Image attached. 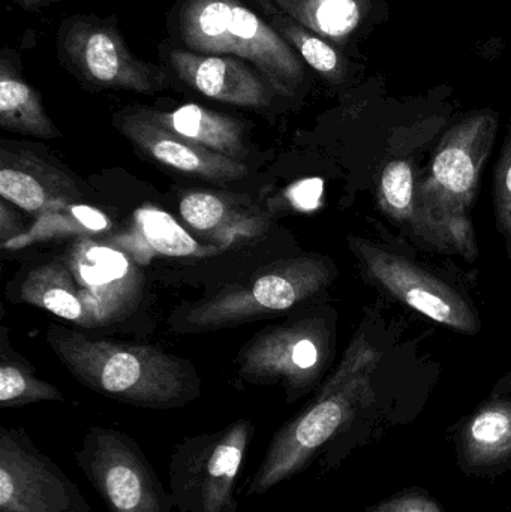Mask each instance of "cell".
<instances>
[{
  "mask_svg": "<svg viewBox=\"0 0 511 512\" xmlns=\"http://www.w3.org/2000/svg\"><path fill=\"white\" fill-rule=\"evenodd\" d=\"M249 420L185 439L170 460V489L179 512H236L237 475L254 436Z\"/></svg>",
  "mask_w": 511,
  "mask_h": 512,
  "instance_id": "7",
  "label": "cell"
},
{
  "mask_svg": "<svg viewBox=\"0 0 511 512\" xmlns=\"http://www.w3.org/2000/svg\"><path fill=\"white\" fill-rule=\"evenodd\" d=\"M66 265L92 304L99 327L132 315L143 298L140 268L116 248L80 237L69 252Z\"/></svg>",
  "mask_w": 511,
  "mask_h": 512,
  "instance_id": "12",
  "label": "cell"
},
{
  "mask_svg": "<svg viewBox=\"0 0 511 512\" xmlns=\"http://www.w3.org/2000/svg\"><path fill=\"white\" fill-rule=\"evenodd\" d=\"M165 62L183 84L224 104L267 108L276 95L258 69L239 57L201 54L183 47H171L167 50Z\"/></svg>",
  "mask_w": 511,
  "mask_h": 512,
  "instance_id": "14",
  "label": "cell"
},
{
  "mask_svg": "<svg viewBox=\"0 0 511 512\" xmlns=\"http://www.w3.org/2000/svg\"><path fill=\"white\" fill-rule=\"evenodd\" d=\"M0 126L45 140L62 135L45 111L38 90L21 75L17 51L9 48L0 54Z\"/></svg>",
  "mask_w": 511,
  "mask_h": 512,
  "instance_id": "19",
  "label": "cell"
},
{
  "mask_svg": "<svg viewBox=\"0 0 511 512\" xmlns=\"http://www.w3.org/2000/svg\"><path fill=\"white\" fill-rule=\"evenodd\" d=\"M329 262L317 256L282 259L257 271L248 282L228 286L183 316V331L219 330L291 309L332 282ZM179 328V330H180Z\"/></svg>",
  "mask_w": 511,
  "mask_h": 512,
  "instance_id": "5",
  "label": "cell"
},
{
  "mask_svg": "<svg viewBox=\"0 0 511 512\" xmlns=\"http://www.w3.org/2000/svg\"><path fill=\"white\" fill-rule=\"evenodd\" d=\"M167 26L186 50L227 54L251 63L276 95H297L305 83L302 57L240 0H179L168 14Z\"/></svg>",
  "mask_w": 511,
  "mask_h": 512,
  "instance_id": "4",
  "label": "cell"
},
{
  "mask_svg": "<svg viewBox=\"0 0 511 512\" xmlns=\"http://www.w3.org/2000/svg\"><path fill=\"white\" fill-rule=\"evenodd\" d=\"M0 512H93L68 475L21 429H0Z\"/></svg>",
  "mask_w": 511,
  "mask_h": 512,
  "instance_id": "10",
  "label": "cell"
},
{
  "mask_svg": "<svg viewBox=\"0 0 511 512\" xmlns=\"http://www.w3.org/2000/svg\"><path fill=\"white\" fill-rule=\"evenodd\" d=\"M180 215L192 230L224 248L255 239L267 228L266 216L212 192L185 195L180 201Z\"/></svg>",
  "mask_w": 511,
  "mask_h": 512,
  "instance_id": "17",
  "label": "cell"
},
{
  "mask_svg": "<svg viewBox=\"0 0 511 512\" xmlns=\"http://www.w3.org/2000/svg\"><path fill=\"white\" fill-rule=\"evenodd\" d=\"M494 206L497 224L506 240L511 259V123L501 150L500 161L495 167Z\"/></svg>",
  "mask_w": 511,
  "mask_h": 512,
  "instance_id": "26",
  "label": "cell"
},
{
  "mask_svg": "<svg viewBox=\"0 0 511 512\" xmlns=\"http://www.w3.org/2000/svg\"><path fill=\"white\" fill-rule=\"evenodd\" d=\"M497 129L494 111L468 114L444 135L428 176L420 182L410 162H389L378 183L381 212L440 251L476 259L470 210Z\"/></svg>",
  "mask_w": 511,
  "mask_h": 512,
  "instance_id": "1",
  "label": "cell"
},
{
  "mask_svg": "<svg viewBox=\"0 0 511 512\" xmlns=\"http://www.w3.org/2000/svg\"><path fill=\"white\" fill-rule=\"evenodd\" d=\"M276 8L314 30L338 48H345L366 27L374 0H270Z\"/></svg>",
  "mask_w": 511,
  "mask_h": 512,
  "instance_id": "21",
  "label": "cell"
},
{
  "mask_svg": "<svg viewBox=\"0 0 511 512\" xmlns=\"http://www.w3.org/2000/svg\"><path fill=\"white\" fill-rule=\"evenodd\" d=\"M329 358V330L321 319H302L261 331L239 354V372L255 384L284 385L288 400L320 378Z\"/></svg>",
  "mask_w": 511,
  "mask_h": 512,
  "instance_id": "9",
  "label": "cell"
},
{
  "mask_svg": "<svg viewBox=\"0 0 511 512\" xmlns=\"http://www.w3.org/2000/svg\"><path fill=\"white\" fill-rule=\"evenodd\" d=\"M72 457L110 512L173 510V496L137 442L125 433L92 427Z\"/></svg>",
  "mask_w": 511,
  "mask_h": 512,
  "instance_id": "8",
  "label": "cell"
},
{
  "mask_svg": "<svg viewBox=\"0 0 511 512\" xmlns=\"http://www.w3.org/2000/svg\"><path fill=\"white\" fill-rule=\"evenodd\" d=\"M0 197L32 215L77 204L83 198L75 180L29 150H0Z\"/></svg>",
  "mask_w": 511,
  "mask_h": 512,
  "instance_id": "15",
  "label": "cell"
},
{
  "mask_svg": "<svg viewBox=\"0 0 511 512\" xmlns=\"http://www.w3.org/2000/svg\"><path fill=\"white\" fill-rule=\"evenodd\" d=\"M138 239L158 255L171 258H207L224 252V246H203L192 239L173 216L153 207L135 212Z\"/></svg>",
  "mask_w": 511,
  "mask_h": 512,
  "instance_id": "24",
  "label": "cell"
},
{
  "mask_svg": "<svg viewBox=\"0 0 511 512\" xmlns=\"http://www.w3.org/2000/svg\"><path fill=\"white\" fill-rule=\"evenodd\" d=\"M350 248L368 276L384 291L426 318L464 334H477L480 319L464 295L410 259L350 237Z\"/></svg>",
  "mask_w": 511,
  "mask_h": 512,
  "instance_id": "11",
  "label": "cell"
},
{
  "mask_svg": "<svg viewBox=\"0 0 511 512\" xmlns=\"http://www.w3.org/2000/svg\"><path fill=\"white\" fill-rule=\"evenodd\" d=\"M114 125L138 149L165 167L209 182L243 179L248 167L215 150L192 143L153 122L143 107H129L114 116Z\"/></svg>",
  "mask_w": 511,
  "mask_h": 512,
  "instance_id": "13",
  "label": "cell"
},
{
  "mask_svg": "<svg viewBox=\"0 0 511 512\" xmlns=\"http://www.w3.org/2000/svg\"><path fill=\"white\" fill-rule=\"evenodd\" d=\"M11 206V203L2 198V203H0V245H2V248L6 243L11 242L15 237L24 233L21 219L11 209Z\"/></svg>",
  "mask_w": 511,
  "mask_h": 512,
  "instance_id": "28",
  "label": "cell"
},
{
  "mask_svg": "<svg viewBox=\"0 0 511 512\" xmlns=\"http://www.w3.org/2000/svg\"><path fill=\"white\" fill-rule=\"evenodd\" d=\"M63 400V394L54 385L42 381L26 363L2 354L0 361V405L18 408L38 402Z\"/></svg>",
  "mask_w": 511,
  "mask_h": 512,
  "instance_id": "25",
  "label": "cell"
},
{
  "mask_svg": "<svg viewBox=\"0 0 511 512\" xmlns=\"http://www.w3.org/2000/svg\"><path fill=\"white\" fill-rule=\"evenodd\" d=\"M374 512H443L440 505L425 496L410 495L393 499L387 504L381 505Z\"/></svg>",
  "mask_w": 511,
  "mask_h": 512,
  "instance_id": "27",
  "label": "cell"
},
{
  "mask_svg": "<svg viewBox=\"0 0 511 512\" xmlns=\"http://www.w3.org/2000/svg\"><path fill=\"white\" fill-rule=\"evenodd\" d=\"M459 465L471 474H497L511 466V400L480 406L458 436Z\"/></svg>",
  "mask_w": 511,
  "mask_h": 512,
  "instance_id": "16",
  "label": "cell"
},
{
  "mask_svg": "<svg viewBox=\"0 0 511 512\" xmlns=\"http://www.w3.org/2000/svg\"><path fill=\"white\" fill-rule=\"evenodd\" d=\"M48 2H50V0H23L21 6L26 9H35L47 5Z\"/></svg>",
  "mask_w": 511,
  "mask_h": 512,
  "instance_id": "29",
  "label": "cell"
},
{
  "mask_svg": "<svg viewBox=\"0 0 511 512\" xmlns=\"http://www.w3.org/2000/svg\"><path fill=\"white\" fill-rule=\"evenodd\" d=\"M108 228H110V219L101 210L86 204H68L39 215L29 230L6 243L3 249L17 251L45 240L69 236L86 237L107 231Z\"/></svg>",
  "mask_w": 511,
  "mask_h": 512,
  "instance_id": "23",
  "label": "cell"
},
{
  "mask_svg": "<svg viewBox=\"0 0 511 512\" xmlns=\"http://www.w3.org/2000/svg\"><path fill=\"white\" fill-rule=\"evenodd\" d=\"M21 300L47 310L84 328L99 327L86 295L78 288L71 268L63 262H48L33 268L20 288Z\"/></svg>",
  "mask_w": 511,
  "mask_h": 512,
  "instance_id": "20",
  "label": "cell"
},
{
  "mask_svg": "<svg viewBox=\"0 0 511 512\" xmlns=\"http://www.w3.org/2000/svg\"><path fill=\"white\" fill-rule=\"evenodd\" d=\"M510 512H511V510H510Z\"/></svg>",
  "mask_w": 511,
  "mask_h": 512,
  "instance_id": "32",
  "label": "cell"
},
{
  "mask_svg": "<svg viewBox=\"0 0 511 512\" xmlns=\"http://www.w3.org/2000/svg\"><path fill=\"white\" fill-rule=\"evenodd\" d=\"M15 3H18V5H21V2H23V0H14Z\"/></svg>",
  "mask_w": 511,
  "mask_h": 512,
  "instance_id": "31",
  "label": "cell"
},
{
  "mask_svg": "<svg viewBox=\"0 0 511 512\" xmlns=\"http://www.w3.org/2000/svg\"><path fill=\"white\" fill-rule=\"evenodd\" d=\"M47 342L77 381L119 402L170 409L200 396L192 364L155 346L90 339L59 327L48 331Z\"/></svg>",
  "mask_w": 511,
  "mask_h": 512,
  "instance_id": "2",
  "label": "cell"
},
{
  "mask_svg": "<svg viewBox=\"0 0 511 512\" xmlns=\"http://www.w3.org/2000/svg\"><path fill=\"white\" fill-rule=\"evenodd\" d=\"M143 108L153 122L179 137L236 161L243 162L248 158L245 126L234 117L195 104L182 105L173 111Z\"/></svg>",
  "mask_w": 511,
  "mask_h": 512,
  "instance_id": "18",
  "label": "cell"
},
{
  "mask_svg": "<svg viewBox=\"0 0 511 512\" xmlns=\"http://www.w3.org/2000/svg\"><path fill=\"white\" fill-rule=\"evenodd\" d=\"M380 352L365 337L357 336L341 364L321 388L314 403L285 424L267 450L252 478L249 495H263L276 484L302 472L374 399L372 376Z\"/></svg>",
  "mask_w": 511,
  "mask_h": 512,
  "instance_id": "3",
  "label": "cell"
},
{
  "mask_svg": "<svg viewBox=\"0 0 511 512\" xmlns=\"http://www.w3.org/2000/svg\"><path fill=\"white\" fill-rule=\"evenodd\" d=\"M59 62L90 89L153 95L170 87L161 66L135 56L114 17L77 14L65 18L56 38Z\"/></svg>",
  "mask_w": 511,
  "mask_h": 512,
  "instance_id": "6",
  "label": "cell"
},
{
  "mask_svg": "<svg viewBox=\"0 0 511 512\" xmlns=\"http://www.w3.org/2000/svg\"><path fill=\"white\" fill-rule=\"evenodd\" d=\"M269 15L273 29L296 50L306 65L311 66L323 80L330 84H342L350 75V60L341 48L303 26L290 15L276 8L270 0H258Z\"/></svg>",
  "mask_w": 511,
  "mask_h": 512,
  "instance_id": "22",
  "label": "cell"
},
{
  "mask_svg": "<svg viewBox=\"0 0 511 512\" xmlns=\"http://www.w3.org/2000/svg\"><path fill=\"white\" fill-rule=\"evenodd\" d=\"M497 391L498 393H511V372L500 382Z\"/></svg>",
  "mask_w": 511,
  "mask_h": 512,
  "instance_id": "30",
  "label": "cell"
}]
</instances>
